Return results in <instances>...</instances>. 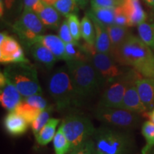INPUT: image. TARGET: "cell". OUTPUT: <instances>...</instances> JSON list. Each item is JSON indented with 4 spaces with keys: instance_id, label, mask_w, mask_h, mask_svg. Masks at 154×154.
<instances>
[{
    "instance_id": "obj_1",
    "label": "cell",
    "mask_w": 154,
    "mask_h": 154,
    "mask_svg": "<svg viewBox=\"0 0 154 154\" xmlns=\"http://www.w3.org/2000/svg\"><path fill=\"white\" fill-rule=\"evenodd\" d=\"M111 55L121 66H130L144 78L154 79V52L139 36L131 34Z\"/></svg>"
},
{
    "instance_id": "obj_2",
    "label": "cell",
    "mask_w": 154,
    "mask_h": 154,
    "mask_svg": "<svg viewBox=\"0 0 154 154\" xmlns=\"http://www.w3.org/2000/svg\"><path fill=\"white\" fill-rule=\"evenodd\" d=\"M73 86L79 99L97 93L105 84L94 65L89 61H66Z\"/></svg>"
},
{
    "instance_id": "obj_3",
    "label": "cell",
    "mask_w": 154,
    "mask_h": 154,
    "mask_svg": "<svg viewBox=\"0 0 154 154\" xmlns=\"http://www.w3.org/2000/svg\"><path fill=\"white\" fill-rule=\"evenodd\" d=\"M91 139L94 154H129L133 148L129 134L106 126L96 128Z\"/></svg>"
},
{
    "instance_id": "obj_4",
    "label": "cell",
    "mask_w": 154,
    "mask_h": 154,
    "mask_svg": "<svg viewBox=\"0 0 154 154\" xmlns=\"http://www.w3.org/2000/svg\"><path fill=\"white\" fill-rule=\"evenodd\" d=\"M47 88L59 110L79 103L80 99L73 86L67 67L59 68L50 75Z\"/></svg>"
},
{
    "instance_id": "obj_5",
    "label": "cell",
    "mask_w": 154,
    "mask_h": 154,
    "mask_svg": "<svg viewBox=\"0 0 154 154\" xmlns=\"http://www.w3.org/2000/svg\"><path fill=\"white\" fill-rule=\"evenodd\" d=\"M3 72L16 86L23 98L42 93L37 72L29 62L8 64Z\"/></svg>"
},
{
    "instance_id": "obj_6",
    "label": "cell",
    "mask_w": 154,
    "mask_h": 154,
    "mask_svg": "<svg viewBox=\"0 0 154 154\" xmlns=\"http://www.w3.org/2000/svg\"><path fill=\"white\" fill-rule=\"evenodd\" d=\"M60 126L71 144V151L91 138L96 129L89 119L81 115H69Z\"/></svg>"
},
{
    "instance_id": "obj_7",
    "label": "cell",
    "mask_w": 154,
    "mask_h": 154,
    "mask_svg": "<svg viewBox=\"0 0 154 154\" xmlns=\"http://www.w3.org/2000/svg\"><path fill=\"white\" fill-rule=\"evenodd\" d=\"M12 29L26 47L30 48L46 31L41 19L33 11H23L12 25Z\"/></svg>"
},
{
    "instance_id": "obj_8",
    "label": "cell",
    "mask_w": 154,
    "mask_h": 154,
    "mask_svg": "<svg viewBox=\"0 0 154 154\" xmlns=\"http://www.w3.org/2000/svg\"><path fill=\"white\" fill-rule=\"evenodd\" d=\"M82 45L88 61L99 73L105 86L126 71V69L121 68V65L114 60L111 55L98 51L95 45L85 42Z\"/></svg>"
},
{
    "instance_id": "obj_9",
    "label": "cell",
    "mask_w": 154,
    "mask_h": 154,
    "mask_svg": "<svg viewBox=\"0 0 154 154\" xmlns=\"http://www.w3.org/2000/svg\"><path fill=\"white\" fill-rule=\"evenodd\" d=\"M94 114L97 120L123 129L136 128L141 121L140 114L121 108L99 106Z\"/></svg>"
},
{
    "instance_id": "obj_10",
    "label": "cell",
    "mask_w": 154,
    "mask_h": 154,
    "mask_svg": "<svg viewBox=\"0 0 154 154\" xmlns=\"http://www.w3.org/2000/svg\"><path fill=\"white\" fill-rule=\"evenodd\" d=\"M138 76H141L134 69H126L122 74L104 86L99 106L120 108L128 84Z\"/></svg>"
},
{
    "instance_id": "obj_11",
    "label": "cell",
    "mask_w": 154,
    "mask_h": 154,
    "mask_svg": "<svg viewBox=\"0 0 154 154\" xmlns=\"http://www.w3.org/2000/svg\"><path fill=\"white\" fill-rule=\"evenodd\" d=\"M0 62L4 64L29 62L20 44L5 32L0 34Z\"/></svg>"
},
{
    "instance_id": "obj_12",
    "label": "cell",
    "mask_w": 154,
    "mask_h": 154,
    "mask_svg": "<svg viewBox=\"0 0 154 154\" xmlns=\"http://www.w3.org/2000/svg\"><path fill=\"white\" fill-rule=\"evenodd\" d=\"M23 96L16 86L11 83L3 72L0 73V102L4 109L13 111L20 102Z\"/></svg>"
},
{
    "instance_id": "obj_13",
    "label": "cell",
    "mask_w": 154,
    "mask_h": 154,
    "mask_svg": "<svg viewBox=\"0 0 154 154\" xmlns=\"http://www.w3.org/2000/svg\"><path fill=\"white\" fill-rule=\"evenodd\" d=\"M142 76H138L133 79L127 86L125 92L123 101L121 103V109L133 111L138 114H144L148 110L141 101L139 94H138L137 86H136V80Z\"/></svg>"
},
{
    "instance_id": "obj_14",
    "label": "cell",
    "mask_w": 154,
    "mask_h": 154,
    "mask_svg": "<svg viewBox=\"0 0 154 154\" xmlns=\"http://www.w3.org/2000/svg\"><path fill=\"white\" fill-rule=\"evenodd\" d=\"M121 5L128 18L129 27L145 22L146 14L138 0H122Z\"/></svg>"
},
{
    "instance_id": "obj_15",
    "label": "cell",
    "mask_w": 154,
    "mask_h": 154,
    "mask_svg": "<svg viewBox=\"0 0 154 154\" xmlns=\"http://www.w3.org/2000/svg\"><path fill=\"white\" fill-rule=\"evenodd\" d=\"M86 14L90 17L93 22L94 29H95L96 41L95 47L98 51L110 54H111V44L108 33L107 27L101 23L91 13L88 11Z\"/></svg>"
},
{
    "instance_id": "obj_16",
    "label": "cell",
    "mask_w": 154,
    "mask_h": 154,
    "mask_svg": "<svg viewBox=\"0 0 154 154\" xmlns=\"http://www.w3.org/2000/svg\"><path fill=\"white\" fill-rule=\"evenodd\" d=\"M29 124L22 116L15 112L9 111L4 119L5 129L11 136H18L27 131Z\"/></svg>"
},
{
    "instance_id": "obj_17",
    "label": "cell",
    "mask_w": 154,
    "mask_h": 154,
    "mask_svg": "<svg viewBox=\"0 0 154 154\" xmlns=\"http://www.w3.org/2000/svg\"><path fill=\"white\" fill-rule=\"evenodd\" d=\"M37 42H40L48 48L55 56L57 60L68 61V57L65 49L66 44L61 40L59 36L54 35V34H47V35L43 34L38 38Z\"/></svg>"
},
{
    "instance_id": "obj_18",
    "label": "cell",
    "mask_w": 154,
    "mask_h": 154,
    "mask_svg": "<svg viewBox=\"0 0 154 154\" xmlns=\"http://www.w3.org/2000/svg\"><path fill=\"white\" fill-rule=\"evenodd\" d=\"M139 96L148 111L154 109V79L140 77L136 80Z\"/></svg>"
},
{
    "instance_id": "obj_19",
    "label": "cell",
    "mask_w": 154,
    "mask_h": 154,
    "mask_svg": "<svg viewBox=\"0 0 154 154\" xmlns=\"http://www.w3.org/2000/svg\"><path fill=\"white\" fill-rule=\"evenodd\" d=\"M35 13L41 19L45 27L56 30L60 26L61 14L53 6L42 2Z\"/></svg>"
},
{
    "instance_id": "obj_20",
    "label": "cell",
    "mask_w": 154,
    "mask_h": 154,
    "mask_svg": "<svg viewBox=\"0 0 154 154\" xmlns=\"http://www.w3.org/2000/svg\"><path fill=\"white\" fill-rule=\"evenodd\" d=\"M30 51L34 60L48 69H52L58 61L53 53L40 42L34 43L30 47Z\"/></svg>"
},
{
    "instance_id": "obj_21",
    "label": "cell",
    "mask_w": 154,
    "mask_h": 154,
    "mask_svg": "<svg viewBox=\"0 0 154 154\" xmlns=\"http://www.w3.org/2000/svg\"><path fill=\"white\" fill-rule=\"evenodd\" d=\"M106 27L111 44V51L118 49L131 34L127 26L112 24Z\"/></svg>"
},
{
    "instance_id": "obj_22",
    "label": "cell",
    "mask_w": 154,
    "mask_h": 154,
    "mask_svg": "<svg viewBox=\"0 0 154 154\" xmlns=\"http://www.w3.org/2000/svg\"><path fill=\"white\" fill-rule=\"evenodd\" d=\"M61 120L59 119L51 118L48 121L39 133L35 136L36 142L41 146H47L54 138L57 131V127L58 126Z\"/></svg>"
},
{
    "instance_id": "obj_23",
    "label": "cell",
    "mask_w": 154,
    "mask_h": 154,
    "mask_svg": "<svg viewBox=\"0 0 154 154\" xmlns=\"http://www.w3.org/2000/svg\"><path fill=\"white\" fill-rule=\"evenodd\" d=\"M14 111L19 113V115L22 116L27 121L29 124H31L35 120V119L42 111L41 109H38L37 107L34 106V105L29 103L28 102L25 101L24 99H22L20 103L14 109Z\"/></svg>"
},
{
    "instance_id": "obj_24",
    "label": "cell",
    "mask_w": 154,
    "mask_h": 154,
    "mask_svg": "<svg viewBox=\"0 0 154 154\" xmlns=\"http://www.w3.org/2000/svg\"><path fill=\"white\" fill-rule=\"evenodd\" d=\"M89 12L106 26L114 24L115 8H102L91 7Z\"/></svg>"
},
{
    "instance_id": "obj_25",
    "label": "cell",
    "mask_w": 154,
    "mask_h": 154,
    "mask_svg": "<svg viewBox=\"0 0 154 154\" xmlns=\"http://www.w3.org/2000/svg\"><path fill=\"white\" fill-rule=\"evenodd\" d=\"M141 134L146 144L141 150L142 154H149L154 148V123L146 121L141 126Z\"/></svg>"
},
{
    "instance_id": "obj_26",
    "label": "cell",
    "mask_w": 154,
    "mask_h": 154,
    "mask_svg": "<svg viewBox=\"0 0 154 154\" xmlns=\"http://www.w3.org/2000/svg\"><path fill=\"white\" fill-rule=\"evenodd\" d=\"M82 37L86 43L95 45L96 34L93 22L90 17L86 14L81 21Z\"/></svg>"
},
{
    "instance_id": "obj_27",
    "label": "cell",
    "mask_w": 154,
    "mask_h": 154,
    "mask_svg": "<svg viewBox=\"0 0 154 154\" xmlns=\"http://www.w3.org/2000/svg\"><path fill=\"white\" fill-rule=\"evenodd\" d=\"M138 34L140 39L154 52V22H143L138 25Z\"/></svg>"
},
{
    "instance_id": "obj_28",
    "label": "cell",
    "mask_w": 154,
    "mask_h": 154,
    "mask_svg": "<svg viewBox=\"0 0 154 154\" xmlns=\"http://www.w3.org/2000/svg\"><path fill=\"white\" fill-rule=\"evenodd\" d=\"M65 49L68 61H88L82 45L79 43V42H73L66 44Z\"/></svg>"
},
{
    "instance_id": "obj_29",
    "label": "cell",
    "mask_w": 154,
    "mask_h": 154,
    "mask_svg": "<svg viewBox=\"0 0 154 154\" xmlns=\"http://www.w3.org/2000/svg\"><path fill=\"white\" fill-rule=\"evenodd\" d=\"M55 154H66L71 151V144L63 134L61 126L58 128L53 139Z\"/></svg>"
},
{
    "instance_id": "obj_30",
    "label": "cell",
    "mask_w": 154,
    "mask_h": 154,
    "mask_svg": "<svg viewBox=\"0 0 154 154\" xmlns=\"http://www.w3.org/2000/svg\"><path fill=\"white\" fill-rule=\"evenodd\" d=\"M51 111H52V108L50 106H48L47 108L42 111L35 119V120L30 124L34 136H36L39 133L42 128L48 122V121L51 119L50 116H51Z\"/></svg>"
},
{
    "instance_id": "obj_31",
    "label": "cell",
    "mask_w": 154,
    "mask_h": 154,
    "mask_svg": "<svg viewBox=\"0 0 154 154\" xmlns=\"http://www.w3.org/2000/svg\"><path fill=\"white\" fill-rule=\"evenodd\" d=\"M53 7L64 17L72 13H76L79 7L74 0H57Z\"/></svg>"
},
{
    "instance_id": "obj_32",
    "label": "cell",
    "mask_w": 154,
    "mask_h": 154,
    "mask_svg": "<svg viewBox=\"0 0 154 154\" xmlns=\"http://www.w3.org/2000/svg\"><path fill=\"white\" fill-rule=\"evenodd\" d=\"M66 17L67 22L71 34L74 38L75 42H79L82 37V32H81V22L79 19L76 13H72L69 14Z\"/></svg>"
},
{
    "instance_id": "obj_33",
    "label": "cell",
    "mask_w": 154,
    "mask_h": 154,
    "mask_svg": "<svg viewBox=\"0 0 154 154\" xmlns=\"http://www.w3.org/2000/svg\"><path fill=\"white\" fill-rule=\"evenodd\" d=\"M69 154H94V144L91 138L70 151Z\"/></svg>"
},
{
    "instance_id": "obj_34",
    "label": "cell",
    "mask_w": 154,
    "mask_h": 154,
    "mask_svg": "<svg viewBox=\"0 0 154 154\" xmlns=\"http://www.w3.org/2000/svg\"><path fill=\"white\" fill-rule=\"evenodd\" d=\"M59 36L65 44L75 42L74 38L71 34L69 29L68 22L66 19H64L59 28Z\"/></svg>"
},
{
    "instance_id": "obj_35",
    "label": "cell",
    "mask_w": 154,
    "mask_h": 154,
    "mask_svg": "<svg viewBox=\"0 0 154 154\" xmlns=\"http://www.w3.org/2000/svg\"><path fill=\"white\" fill-rule=\"evenodd\" d=\"M5 6V13L18 12L23 9V0H2Z\"/></svg>"
},
{
    "instance_id": "obj_36",
    "label": "cell",
    "mask_w": 154,
    "mask_h": 154,
    "mask_svg": "<svg viewBox=\"0 0 154 154\" xmlns=\"http://www.w3.org/2000/svg\"><path fill=\"white\" fill-rule=\"evenodd\" d=\"M115 19H114V24L119 25V26H128V21L126 15L125 14L124 10H123L122 7L119 5L116 7L115 9Z\"/></svg>"
},
{
    "instance_id": "obj_37",
    "label": "cell",
    "mask_w": 154,
    "mask_h": 154,
    "mask_svg": "<svg viewBox=\"0 0 154 154\" xmlns=\"http://www.w3.org/2000/svg\"><path fill=\"white\" fill-rule=\"evenodd\" d=\"M91 7L102 8H116L119 5L114 0H90Z\"/></svg>"
},
{
    "instance_id": "obj_38",
    "label": "cell",
    "mask_w": 154,
    "mask_h": 154,
    "mask_svg": "<svg viewBox=\"0 0 154 154\" xmlns=\"http://www.w3.org/2000/svg\"><path fill=\"white\" fill-rule=\"evenodd\" d=\"M42 0H23V11H34Z\"/></svg>"
},
{
    "instance_id": "obj_39",
    "label": "cell",
    "mask_w": 154,
    "mask_h": 154,
    "mask_svg": "<svg viewBox=\"0 0 154 154\" xmlns=\"http://www.w3.org/2000/svg\"><path fill=\"white\" fill-rule=\"evenodd\" d=\"M77 6L81 9H84L87 6L88 0H74Z\"/></svg>"
},
{
    "instance_id": "obj_40",
    "label": "cell",
    "mask_w": 154,
    "mask_h": 154,
    "mask_svg": "<svg viewBox=\"0 0 154 154\" xmlns=\"http://www.w3.org/2000/svg\"><path fill=\"white\" fill-rule=\"evenodd\" d=\"M143 115L147 117V118L149 119V121H151V122L154 123V109L151 111H148L147 112H146Z\"/></svg>"
},
{
    "instance_id": "obj_41",
    "label": "cell",
    "mask_w": 154,
    "mask_h": 154,
    "mask_svg": "<svg viewBox=\"0 0 154 154\" xmlns=\"http://www.w3.org/2000/svg\"><path fill=\"white\" fill-rule=\"evenodd\" d=\"M143 2L149 6V7L154 9V0H143Z\"/></svg>"
},
{
    "instance_id": "obj_42",
    "label": "cell",
    "mask_w": 154,
    "mask_h": 154,
    "mask_svg": "<svg viewBox=\"0 0 154 154\" xmlns=\"http://www.w3.org/2000/svg\"><path fill=\"white\" fill-rule=\"evenodd\" d=\"M42 1L44 3L47 4V5L53 6L54 5V3L56 2L57 1V0H42Z\"/></svg>"
},
{
    "instance_id": "obj_43",
    "label": "cell",
    "mask_w": 154,
    "mask_h": 154,
    "mask_svg": "<svg viewBox=\"0 0 154 154\" xmlns=\"http://www.w3.org/2000/svg\"><path fill=\"white\" fill-rule=\"evenodd\" d=\"M115 2H116L117 3L119 4V5H121V2H122V0H114Z\"/></svg>"
},
{
    "instance_id": "obj_44",
    "label": "cell",
    "mask_w": 154,
    "mask_h": 154,
    "mask_svg": "<svg viewBox=\"0 0 154 154\" xmlns=\"http://www.w3.org/2000/svg\"><path fill=\"white\" fill-rule=\"evenodd\" d=\"M149 154H154V148L153 149V150H152V151L150 152Z\"/></svg>"
}]
</instances>
